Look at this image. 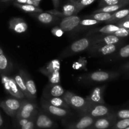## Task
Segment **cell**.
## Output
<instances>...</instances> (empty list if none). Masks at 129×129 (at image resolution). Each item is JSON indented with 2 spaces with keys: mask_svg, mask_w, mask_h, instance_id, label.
I'll use <instances>...</instances> for the list:
<instances>
[{
  "mask_svg": "<svg viewBox=\"0 0 129 129\" xmlns=\"http://www.w3.org/2000/svg\"><path fill=\"white\" fill-rule=\"evenodd\" d=\"M70 3L74 5L79 11H81L83 8L93 3L96 0H69Z\"/></svg>",
  "mask_w": 129,
  "mask_h": 129,
  "instance_id": "obj_32",
  "label": "cell"
},
{
  "mask_svg": "<svg viewBox=\"0 0 129 129\" xmlns=\"http://www.w3.org/2000/svg\"><path fill=\"white\" fill-rule=\"evenodd\" d=\"M49 84H57L60 83V72L59 71L54 72L48 76Z\"/></svg>",
  "mask_w": 129,
  "mask_h": 129,
  "instance_id": "obj_33",
  "label": "cell"
},
{
  "mask_svg": "<svg viewBox=\"0 0 129 129\" xmlns=\"http://www.w3.org/2000/svg\"><path fill=\"white\" fill-rule=\"evenodd\" d=\"M122 20H129V14L127 15V16H126V17L125 18L123 19Z\"/></svg>",
  "mask_w": 129,
  "mask_h": 129,
  "instance_id": "obj_47",
  "label": "cell"
},
{
  "mask_svg": "<svg viewBox=\"0 0 129 129\" xmlns=\"http://www.w3.org/2000/svg\"><path fill=\"white\" fill-rule=\"evenodd\" d=\"M22 100L16 98H8L0 103V107L9 116L15 117L21 107Z\"/></svg>",
  "mask_w": 129,
  "mask_h": 129,
  "instance_id": "obj_9",
  "label": "cell"
},
{
  "mask_svg": "<svg viewBox=\"0 0 129 129\" xmlns=\"http://www.w3.org/2000/svg\"><path fill=\"white\" fill-rule=\"evenodd\" d=\"M116 120V115L114 113L106 117L96 118L91 129H108L115 124Z\"/></svg>",
  "mask_w": 129,
  "mask_h": 129,
  "instance_id": "obj_14",
  "label": "cell"
},
{
  "mask_svg": "<svg viewBox=\"0 0 129 129\" xmlns=\"http://www.w3.org/2000/svg\"><path fill=\"white\" fill-rule=\"evenodd\" d=\"M36 115L34 116L31 118L29 119L27 123H25L24 125L20 127V129H35V118H36Z\"/></svg>",
  "mask_w": 129,
  "mask_h": 129,
  "instance_id": "obj_36",
  "label": "cell"
},
{
  "mask_svg": "<svg viewBox=\"0 0 129 129\" xmlns=\"http://www.w3.org/2000/svg\"><path fill=\"white\" fill-rule=\"evenodd\" d=\"M26 4H27V5H32V6H35V7L39 8V4H40V3L37 2V1H35V0H28Z\"/></svg>",
  "mask_w": 129,
  "mask_h": 129,
  "instance_id": "obj_42",
  "label": "cell"
},
{
  "mask_svg": "<svg viewBox=\"0 0 129 129\" xmlns=\"http://www.w3.org/2000/svg\"><path fill=\"white\" fill-rule=\"evenodd\" d=\"M40 105H41V107L44 112L48 113V115L53 116V117L63 118V117L70 116L72 114L70 110L54 107V106L52 105L50 103H48L42 97L40 100Z\"/></svg>",
  "mask_w": 129,
  "mask_h": 129,
  "instance_id": "obj_6",
  "label": "cell"
},
{
  "mask_svg": "<svg viewBox=\"0 0 129 129\" xmlns=\"http://www.w3.org/2000/svg\"><path fill=\"white\" fill-rule=\"evenodd\" d=\"M125 129H129V127H127V128H126Z\"/></svg>",
  "mask_w": 129,
  "mask_h": 129,
  "instance_id": "obj_51",
  "label": "cell"
},
{
  "mask_svg": "<svg viewBox=\"0 0 129 129\" xmlns=\"http://www.w3.org/2000/svg\"><path fill=\"white\" fill-rule=\"evenodd\" d=\"M119 74L117 72L98 71L83 74L79 77V81L89 83H102L113 80L117 78Z\"/></svg>",
  "mask_w": 129,
  "mask_h": 129,
  "instance_id": "obj_3",
  "label": "cell"
},
{
  "mask_svg": "<svg viewBox=\"0 0 129 129\" xmlns=\"http://www.w3.org/2000/svg\"><path fill=\"white\" fill-rule=\"evenodd\" d=\"M106 88V85L97 86L94 88L89 95L86 97L89 102L94 105H105L103 94Z\"/></svg>",
  "mask_w": 129,
  "mask_h": 129,
  "instance_id": "obj_13",
  "label": "cell"
},
{
  "mask_svg": "<svg viewBox=\"0 0 129 129\" xmlns=\"http://www.w3.org/2000/svg\"><path fill=\"white\" fill-rule=\"evenodd\" d=\"M3 125V120L1 114H0V127H2Z\"/></svg>",
  "mask_w": 129,
  "mask_h": 129,
  "instance_id": "obj_45",
  "label": "cell"
},
{
  "mask_svg": "<svg viewBox=\"0 0 129 129\" xmlns=\"http://www.w3.org/2000/svg\"><path fill=\"white\" fill-rule=\"evenodd\" d=\"M125 68H126V69H129V63L128 64H126V66H125Z\"/></svg>",
  "mask_w": 129,
  "mask_h": 129,
  "instance_id": "obj_49",
  "label": "cell"
},
{
  "mask_svg": "<svg viewBox=\"0 0 129 129\" xmlns=\"http://www.w3.org/2000/svg\"><path fill=\"white\" fill-rule=\"evenodd\" d=\"M39 110L37 106L32 100L27 99H24L22 100V104L20 110L16 113V119H29L36 115L38 113Z\"/></svg>",
  "mask_w": 129,
  "mask_h": 129,
  "instance_id": "obj_4",
  "label": "cell"
},
{
  "mask_svg": "<svg viewBox=\"0 0 129 129\" xmlns=\"http://www.w3.org/2000/svg\"><path fill=\"white\" fill-rule=\"evenodd\" d=\"M116 118L119 119H127L129 118V109L121 110L115 114Z\"/></svg>",
  "mask_w": 129,
  "mask_h": 129,
  "instance_id": "obj_39",
  "label": "cell"
},
{
  "mask_svg": "<svg viewBox=\"0 0 129 129\" xmlns=\"http://www.w3.org/2000/svg\"><path fill=\"white\" fill-rule=\"evenodd\" d=\"M116 25H118L120 28H123L129 30V20H121L118 22Z\"/></svg>",
  "mask_w": 129,
  "mask_h": 129,
  "instance_id": "obj_41",
  "label": "cell"
},
{
  "mask_svg": "<svg viewBox=\"0 0 129 129\" xmlns=\"http://www.w3.org/2000/svg\"><path fill=\"white\" fill-rule=\"evenodd\" d=\"M113 112H111V110L105 105L91 104V105L83 113H82V115L90 116L96 119V118L109 116Z\"/></svg>",
  "mask_w": 129,
  "mask_h": 129,
  "instance_id": "obj_7",
  "label": "cell"
},
{
  "mask_svg": "<svg viewBox=\"0 0 129 129\" xmlns=\"http://www.w3.org/2000/svg\"><path fill=\"white\" fill-rule=\"evenodd\" d=\"M73 68L75 70H80V69H86L87 67V60L85 58L80 57L78 59L77 61L74 62L72 66Z\"/></svg>",
  "mask_w": 129,
  "mask_h": 129,
  "instance_id": "obj_34",
  "label": "cell"
},
{
  "mask_svg": "<svg viewBox=\"0 0 129 129\" xmlns=\"http://www.w3.org/2000/svg\"><path fill=\"white\" fill-rule=\"evenodd\" d=\"M35 1H37V2H39V3H40L41 0H35Z\"/></svg>",
  "mask_w": 129,
  "mask_h": 129,
  "instance_id": "obj_50",
  "label": "cell"
},
{
  "mask_svg": "<svg viewBox=\"0 0 129 129\" xmlns=\"http://www.w3.org/2000/svg\"><path fill=\"white\" fill-rule=\"evenodd\" d=\"M1 2H3V3H7L9 2V1H15V0H0Z\"/></svg>",
  "mask_w": 129,
  "mask_h": 129,
  "instance_id": "obj_46",
  "label": "cell"
},
{
  "mask_svg": "<svg viewBox=\"0 0 129 129\" xmlns=\"http://www.w3.org/2000/svg\"><path fill=\"white\" fill-rule=\"evenodd\" d=\"M1 81L5 89L15 98L20 100L25 99V96L22 93L17 84L15 83L13 78L8 77L5 75H2Z\"/></svg>",
  "mask_w": 129,
  "mask_h": 129,
  "instance_id": "obj_8",
  "label": "cell"
},
{
  "mask_svg": "<svg viewBox=\"0 0 129 129\" xmlns=\"http://www.w3.org/2000/svg\"><path fill=\"white\" fill-rule=\"evenodd\" d=\"M112 35L118 37L119 38H121H121L126 37L129 36V30L123 28H120L118 31H115Z\"/></svg>",
  "mask_w": 129,
  "mask_h": 129,
  "instance_id": "obj_38",
  "label": "cell"
},
{
  "mask_svg": "<svg viewBox=\"0 0 129 129\" xmlns=\"http://www.w3.org/2000/svg\"><path fill=\"white\" fill-rule=\"evenodd\" d=\"M65 91L59 84H53L49 83L43 90L42 98L49 99L54 97H62Z\"/></svg>",
  "mask_w": 129,
  "mask_h": 129,
  "instance_id": "obj_12",
  "label": "cell"
},
{
  "mask_svg": "<svg viewBox=\"0 0 129 129\" xmlns=\"http://www.w3.org/2000/svg\"><path fill=\"white\" fill-rule=\"evenodd\" d=\"M94 45V36H88L80 39L72 43L59 54L60 59L69 57L82 52L88 50Z\"/></svg>",
  "mask_w": 129,
  "mask_h": 129,
  "instance_id": "obj_1",
  "label": "cell"
},
{
  "mask_svg": "<svg viewBox=\"0 0 129 129\" xmlns=\"http://www.w3.org/2000/svg\"><path fill=\"white\" fill-rule=\"evenodd\" d=\"M51 33L53 35H54V36L59 37H61L62 35H63L64 31H63L59 26H56V27L52 28Z\"/></svg>",
  "mask_w": 129,
  "mask_h": 129,
  "instance_id": "obj_40",
  "label": "cell"
},
{
  "mask_svg": "<svg viewBox=\"0 0 129 129\" xmlns=\"http://www.w3.org/2000/svg\"><path fill=\"white\" fill-rule=\"evenodd\" d=\"M121 38L113 35H94V45H111V44H120Z\"/></svg>",
  "mask_w": 129,
  "mask_h": 129,
  "instance_id": "obj_18",
  "label": "cell"
},
{
  "mask_svg": "<svg viewBox=\"0 0 129 129\" xmlns=\"http://www.w3.org/2000/svg\"><path fill=\"white\" fill-rule=\"evenodd\" d=\"M129 3V0H101L99 6L101 8L107 6H113L117 5H126Z\"/></svg>",
  "mask_w": 129,
  "mask_h": 129,
  "instance_id": "obj_31",
  "label": "cell"
},
{
  "mask_svg": "<svg viewBox=\"0 0 129 129\" xmlns=\"http://www.w3.org/2000/svg\"><path fill=\"white\" fill-rule=\"evenodd\" d=\"M52 2L54 7V10H58L59 6V0H52Z\"/></svg>",
  "mask_w": 129,
  "mask_h": 129,
  "instance_id": "obj_43",
  "label": "cell"
},
{
  "mask_svg": "<svg viewBox=\"0 0 129 129\" xmlns=\"http://www.w3.org/2000/svg\"><path fill=\"white\" fill-rule=\"evenodd\" d=\"M9 28L16 34H23L27 30L28 25L23 18L14 17L9 21Z\"/></svg>",
  "mask_w": 129,
  "mask_h": 129,
  "instance_id": "obj_19",
  "label": "cell"
},
{
  "mask_svg": "<svg viewBox=\"0 0 129 129\" xmlns=\"http://www.w3.org/2000/svg\"><path fill=\"white\" fill-rule=\"evenodd\" d=\"M1 54H3V51L2 49L0 48V55H1Z\"/></svg>",
  "mask_w": 129,
  "mask_h": 129,
  "instance_id": "obj_48",
  "label": "cell"
},
{
  "mask_svg": "<svg viewBox=\"0 0 129 129\" xmlns=\"http://www.w3.org/2000/svg\"><path fill=\"white\" fill-rule=\"evenodd\" d=\"M129 127V118L127 119H120L115 122L111 129H125Z\"/></svg>",
  "mask_w": 129,
  "mask_h": 129,
  "instance_id": "obj_35",
  "label": "cell"
},
{
  "mask_svg": "<svg viewBox=\"0 0 129 129\" xmlns=\"http://www.w3.org/2000/svg\"><path fill=\"white\" fill-rule=\"evenodd\" d=\"M56 125L53 119L43 110L38 112L35 118L36 129H51Z\"/></svg>",
  "mask_w": 129,
  "mask_h": 129,
  "instance_id": "obj_11",
  "label": "cell"
},
{
  "mask_svg": "<svg viewBox=\"0 0 129 129\" xmlns=\"http://www.w3.org/2000/svg\"><path fill=\"white\" fill-rule=\"evenodd\" d=\"M12 68L11 62L5 54L0 55V71L8 73Z\"/></svg>",
  "mask_w": 129,
  "mask_h": 129,
  "instance_id": "obj_29",
  "label": "cell"
},
{
  "mask_svg": "<svg viewBox=\"0 0 129 129\" xmlns=\"http://www.w3.org/2000/svg\"><path fill=\"white\" fill-rule=\"evenodd\" d=\"M117 56L121 58L129 57V44L123 47L120 49Z\"/></svg>",
  "mask_w": 129,
  "mask_h": 129,
  "instance_id": "obj_37",
  "label": "cell"
},
{
  "mask_svg": "<svg viewBox=\"0 0 129 129\" xmlns=\"http://www.w3.org/2000/svg\"><path fill=\"white\" fill-rule=\"evenodd\" d=\"M13 78L15 83H16V84H17L18 87L19 88L20 90L21 91L22 93L24 94L25 98L27 100H30V95H29V93H28L27 91V89L26 88V86H25V83H24V79H23L22 77L21 76L20 73L16 74V75H15Z\"/></svg>",
  "mask_w": 129,
  "mask_h": 129,
  "instance_id": "obj_24",
  "label": "cell"
},
{
  "mask_svg": "<svg viewBox=\"0 0 129 129\" xmlns=\"http://www.w3.org/2000/svg\"><path fill=\"white\" fill-rule=\"evenodd\" d=\"M61 62L59 59H53L49 62L47 63L46 65L40 68L39 69V71L44 76L48 77L49 74H52L54 72L60 70Z\"/></svg>",
  "mask_w": 129,
  "mask_h": 129,
  "instance_id": "obj_21",
  "label": "cell"
},
{
  "mask_svg": "<svg viewBox=\"0 0 129 129\" xmlns=\"http://www.w3.org/2000/svg\"><path fill=\"white\" fill-rule=\"evenodd\" d=\"M101 21H97V20H92V19L89 18H84L81 20L80 22L79 23V26L77 28L76 31H80V30H85V29L89 28L90 27L94 25H98V24L101 23Z\"/></svg>",
  "mask_w": 129,
  "mask_h": 129,
  "instance_id": "obj_27",
  "label": "cell"
},
{
  "mask_svg": "<svg viewBox=\"0 0 129 129\" xmlns=\"http://www.w3.org/2000/svg\"><path fill=\"white\" fill-rule=\"evenodd\" d=\"M88 129H91V128H88Z\"/></svg>",
  "mask_w": 129,
  "mask_h": 129,
  "instance_id": "obj_52",
  "label": "cell"
},
{
  "mask_svg": "<svg viewBox=\"0 0 129 129\" xmlns=\"http://www.w3.org/2000/svg\"><path fill=\"white\" fill-rule=\"evenodd\" d=\"M15 2L20 4H26L28 0H15Z\"/></svg>",
  "mask_w": 129,
  "mask_h": 129,
  "instance_id": "obj_44",
  "label": "cell"
},
{
  "mask_svg": "<svg viewBox=\"0 0 129 129\" xmlns=\"http://www.w3.org/2000/svg\"><path fill=\"white\" fill-rule=\"evenodd\" d=\"M45 100L48 103H49L51 105L54 106V107L67 110H70V108L69 105L67 104V102L64 101V100L62 97H54V98H51L49 99Z\"/></svg>",
  "mask_w": 129,
  "mask_h": 129,
  "instance_id": "obj_25",
  "label": "cell"
},
{
  "mask_svg": "<svg viewBox=\"0 0 129 129\" xmlns=\"http://www.w3.org/2000/svg\"><path fill=\"white\" fill-rule=\"evenodd\" d=\"M113 13H92V15H87L84 17V18H89L92 20H97V21H108L112 17Z\"/></svg>",
  "mask_w": 129,
  "mask_h": 129,
  "instance_id": "obj_26",
  "label": "cell"
},
{
  "mask_svg": "<svg viewBox=\"0 0 129 129\" xmlns=\"http://www.w3.org/2000/svg\"><path fill=\"white\" fill-rule=\"evenodd\" d=\"M124 5H113V6H107L104 7L100 8L97 9V10L94 11L93 13H113L116 11H118L120 8L125 6Z\"/></svg>",
  "mask_w": 129,
  "mask_h": 129,
  "instance_id": "obj_30",
  "label": "cell"
},
{
  "mask_svg": "<svg viewBox=\"0 0 129 129\" xmlns=\"http://www.w3.org/2000/svg\"><path fill=\"white\" fill-rule=\"evenodd\" d=\"M128 14L129 9H123V10H118V11L113 13L112 17L108 21H106V23L110 24H112L113 23L115 22L118 23L125 18Z\"/></svg>",
  "mask_w": 129,
  "mask_h": 129,
  "instance_id": "obj_23",
  "label": "cell"
},
{
  "mask_svg": "<svg viewBox=\"0 0 129 129\" xmlns=\"http://www.w3.org/2000/svg\"><path fill=\"white\" fill-rule=\"evenodd\" d=\"M62 98L64 100L70 108L79 112L81 114L91 105V103L87 101L86 98H83L69 91H65Z\"/></svg>",
  "mask_w": 129,
  "mask_h": 129,
  "instance_id": "obj_2",
  "label": "cell"
},
{
  "mask_svg": "<svg viewBox=\"0 0 129 129\" xmlns=\"http://www.w3.org/2000/svg\"><path fill=\"white\" fill-rule=\"evenodd\" d=\"M14 6L18 8L19 9L22 10V11L30 13H42L43 12L42 10L38 7L32 6V5H27V4H20L18 3L14 2Z\"/></svg>",
  "mask_w": 129,
  "mask_h": 129,
  "instance_id": "obj_28",
  "label": "cell"
},
{
  "mask_svg": "<svg viewBox=\"0 0 129 129\" xmlns=\"http://www.w3.org/2000/svg\"><path fill=\"white\" fill-rule=\"evenodd\" d=\"M79 11V10L77 8V7L74 5L69 3L63 6L61 11H59L57 10H52L46 11V12L56 16H58V17L65 18L75 15Z\"/></svg>",
  "mask_w": 129,
  "mask_h": 129,
  "instance_id": "obj_16",
  "label": "cell"
},
{
  "mask_svg": "<svg viewBox=\"0 0 129 129\" xmlns=\"http://www.w3.org/2000/svg\"><path fill=\"white\" fill-rule=\"evenodd\" d=\"M81 18L77 15L68 16L63 18L59 23L58 26L66 32L70 31H76L77 28L79 26V23L81 21Z\"/></svg>",
  "mask_w": 129,
  "mask_h": 129,
  "instance_id": "obj_10",
  "label": "cell"
},
{
  "mask_svg": "<svg viewBox=\"0 0 129 129\" xmlns=\"http://www.w3.org/2000/svg\"><path fill=\"white\" fill-rule=\"evenodd\" d=\"M30 15L35 18L39 22L45 25H51L55 23L59 20V17L51 15L48 12L30 13Z\"/></svg>",
  "mask_w": 129,
  "mask_h": 129,
  "instance_id": "obj_20",
  "label": "cell"
},
{
  "mask_svg": "<svg viewBox=\"0 0 129 129\" xmlns=\"http://www.w3.org/2000/svg\"><path fill=\"white\" fill-rule=\"evenodd\" d=\"M120 28L118 25H115V24H108L101 28H95L91 30L89 34L98 33V34H103V35H112L113 33L118 31Z\"/></svg>",
  "mask_w": 129,
  "mask_h": 129,
  "instance_id": "obj_22",
  "label": "cell"
},
{
  "mask_svg": "<svg viewBox=\"0 0 129 129\" xmlns=\"http://www.w3.org/2000/svg\"><path fill=\"white\" fill-rule=\"evenodd\" d=\"M120 44L92 45L88 50L89 55L93 57H102L110 55L117 50Z\"/></svg>",
  "mask_w": 129,
  "mask_h": 129,
  "instance_id": "obj_5",
  "label": "cell"
},
{
  "mask_svg": "<svg viewBox=\"0 0 129 129\" xmlns=\"http://www.w3.org/2000/svg\"><path fill=\"white\" fill-rule=\"evenodd\" d=\"M19 73L22 77L25 83V86H26L27 91L29 93V95H30V100H34L36 99L37 98V89L36 86H35V84L34 83V80L31 78L29 73L25 70H21L19 71Z\"/></svg>",
  "mask_w": 129,
  "mask_h": 129,
  "instance_id": "obj_15",
  "label": "cell"
},
{
  "mask_svg": "<svg viewBox=\"0 0 129 129\" xmlns=\"http://www.w3.org/2000/svg\"><path fill=\"white\" fill-rule=\"evenodd\" d=\"M95 118L88 115H83L77 121L69 123L67 129H88L92 127Z\"/></svg>",
  "mask_w": 129,
  "mask_h": 129,
  "instance_id": "obj_17",
  "label": "cell"
}]
</instances>
